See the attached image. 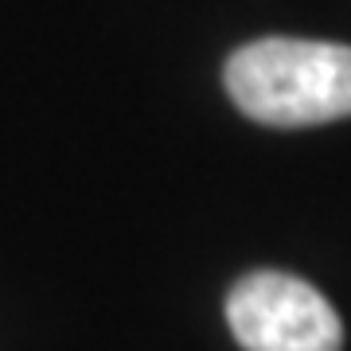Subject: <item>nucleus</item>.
Here are the masks:
<instances>
[{
	"instance_id": "1",
	"label": "nucleus",
	"mask_w": 351,
	"mask_h": 351,
	"mask_svg": "<svg viewBox=\"0 0 351 351\" xmlns=\"http://www.w3.org/2000/svg\"><path fill=\"white\" fill-rule=\"evenodd\" d=\"M223 86L250 121L304 129L351 117V47L320 39H254L226 59Z\"/></svg>"
},
{
	"instance_id": "2",
	"label": "nucleus",
	"mask_w": 351,
	"mask_h": 351,
	"mask_svg": "<svg viewBox=\"0 0 351 351\" xmlns=\"http://www.w3.org/2000/svg\"><path fill=\"white\" fill-rule=\"evenodd\" d=\"M226 324L242 351H339L343 324L316 285L258 269L226 297Z\"/></svg>"
}]
</instances>
